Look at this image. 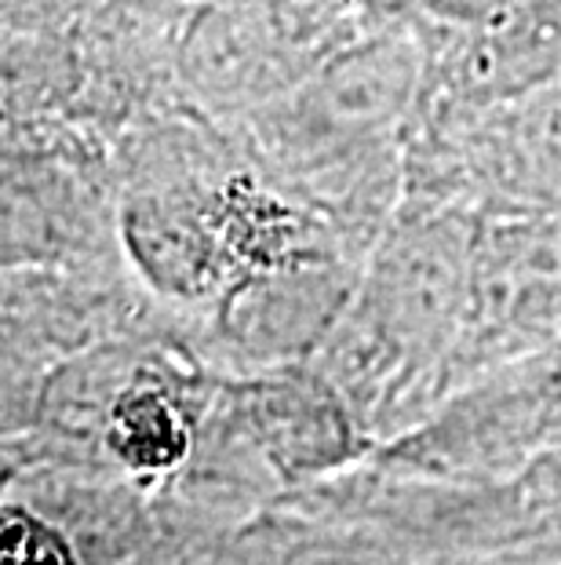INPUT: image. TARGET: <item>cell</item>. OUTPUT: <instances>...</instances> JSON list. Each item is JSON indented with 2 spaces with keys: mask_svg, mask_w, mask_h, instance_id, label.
<instances>
[{
  "mask_svg": "<svg viewBox=\"0 0 561 565\" xmlns=\"http://www.w3.org/2000/svg\"><path fill=\"white\" fill-rule=\"evenodd\" d=\"M114 445L136 467H169L186 449V435L172 405L158 394H131L117 405Z\"/></svg>",
  "mask_w": 561,
  "mask_h": 565,
  "instance_id": "obj_1",
  "label": "cell"
},
{
  "mask_svg": "<svg viewBox=\"0 0 561 565\" xmlns=\"http://www.w3.org/2000/svg\"><path fill=\"white\" fill-rule=\"evenodd\" d=\"M0 565H74L66 544L52 529L22 511H4L0 525Z\"/></svg>",
  "mask_w": 561,
  "mask_h": 565,
  "instance_id": "obj_2",
  "label": "cell"
}]
</instances>
